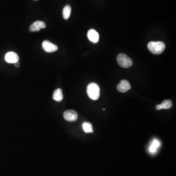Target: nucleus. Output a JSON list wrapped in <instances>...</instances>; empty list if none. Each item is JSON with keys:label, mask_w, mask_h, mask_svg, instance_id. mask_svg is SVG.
I'll use <instances>...</instances> for the list:
<instances>
[{"label": "nucleus", "mask_w": 176, "mask_h": 176, "mask_svg": "<svg viewBox=\"0 0 176 176\" xmlns=\"http://www.w3.org/2000/svg\"><path fill=\"white\" fill-rule=\"evenodd\" d=\"M87 92L88 96L91 100H97L100 98V88L95 83H91L88 85Z\"/></svg>", "instance_id": "f257e3e1"}, {"label": "nucleus", "mask_w": 176, "mask_h": 176, "mask_svg": "<svg viewBox=\"0 0 176 176\" xmlns=\"http://www.w3.org/2000/svg\"><path fill=\"white\" fill-rule=\"evenodd\" d=\"M19 60L18 54L16 53L10 51L7 53L5 56V60L8 63H15L18 62Z\"/></svg>", "instance_id": "423d86ee"}, {"label": "nucleus", "mask_w": 176, "mask_h": 176, "mask_svg": "<svg viewBox=\"0 0 176 176\" xmlns=\"http://www.w3.org/2000/svg\"><path fill=\"white\" fill-rule=\"evenodd\" d=\"M83 129L84 132L86 133H93V128H92V124L89 122H84L82 125Z\"/></svg>", "instance_id": "9b49d317"}, {"label": "nucleus", "mask_w": 176, "mask_h": 176, "mask_svg": "<svg viewBox=\"0 0 176 176\" xmlns=\"http://www.w3.org/2000/svg\"><path fill=\"white\" fill-rule=\"evenodd\" d=\"M43 50L47 53H53L57 51L58 47L55 44H53L48 40H45L42 43Z\"/></svg>", "instance_id": "20e7f679"}, {"label": "nucleus", "mask_w": 176, "mask_h": 176, "mask_svg": "<svg viewBox=\"0 0 176 176\" xmlns=\"http://www.w3.org/2000/svg\"><path fill=\"white\" fill-rule=\"evenodd\" d=\"M160 144H159V141H157V140H155L152 143L151 146L150 147V151L152 153H154L156 152L157 149L159 147V146Z\"/></svg>", "instance_id": "ddd939ff"}, {"label": "nucleus", "mask_w": 176, "mask_h": 176, "mask_svg": "<svg viewBox=\"0 0 176 176\" xmlns=\"http://www.w3.org/2000/svg\"><path fill=\"white\" fill-rule=\"evenodd\" d=\"M64 118L68 121H75L78 118V114L76 112L73 110H69L64 112Z\"/></svg>", "instance_id": "39448f33"}, {"label": "nucleus", "mask_w": 176, "mask_h": 176, "mask_svg": "<svg viewBox=\"0 0 176 176\" xmlns=\"http://www.w3.org/2000/svg\"><path fill=\"white\" fill-rule=\"evenodd\" d=\"M117 60L118 64H119L121 67L124 68H129L133 65L132 59L129 56L123 53L118 54L117 56Z\"/></svg>", "instance_id": "7ed1b4c3"}, {"label": "nucleus", "mask_w": 176, "mask_h": 176, "mask_svg": "<svg viewBox=\"0 0 176 176\" xmlns=\"http://www.w3.org/2000/svg\"><path fill=\"white\" fill-rule=\"evenodd\" d=\"M71 7L69 5L66 6L63 10V16L64 19L68 20L70 18L71 13Z\"/></svg>", "instance_id": "9d476101"}, {"label": "nucleus", "mask_w": 176, "mask_h": 176, "mask_svg": "<svg viewBox=\"0 0 176 176\" xmlns=\"http://www.w3.org/2000/svg\"><path fill=\"white\" fill-rule=\"evenodd\" d=\"M45 27H46V25L44 22L37 21L32 23V24L31 25L30 27V30L31 32L38 31L41 29H45Z\"/></svg>", "instance_id": "0eeeda50"}, {"label": "nucleus", "mask_w": 176, "mask_h": 176, "mask_svg": "<svg viewBox=\"0 0 176 176\" xmlns=\"http://www.w3.org/2000/svg\"><path fill=\"white\" fill-rule=\"evenodd\" d=\"M156 109L157 110H160L162 109V106H161V104L160 105H157L156 106Z\"/></svg>", "instance_id": "dca6fc26"}, {"label": "nucleus", "mask_w": 176, "mask_h": 176, "mask_svg": "<svg viewBox=\"0 0 176 176\" xmlns=\"http://www.w3.org/2000/svg\"><path fill=\"white\" fill-rule=\"evenodd\" d=\"M120 84L124 88H125V89H127V90H129V89H131V85H130L129 82V81H127L126 80H121V81H120Z\"/></svg>", "instance_id": "4468645a"}, {"label": "nucleus", "mask_w": 176, "mask_h": 176, "mask_svg": "<svg viewBox=\"0 0 176 176\" xmlns=\"http://www.w3.org/2000/svg\"><path fill=\"white\" fill-rule=\"evenodd\" d=\"M172 102L170 100H165L162 102L161 105L162 109H168L171 108L172 106Z\"/></svg>", "instance_id": "f8f14e48"}, {"label": "nucleus", "mask_w": 176, "mask_h": 176, "mask_svg": "<svg viewBox=\"0 0 176 176\" xmlns=\"http://www.w3.org/2000/svg\"><path fill=\"white\" fill-rule=\"evenodd\" d=\"M149 50L154 54H160L165 48V45L162 42H150L148 44Z\"/></svg>", "instance_id": "f03ea898"}, {"label": "nucleus", "mask_w": 176, "mask_h": 176, "mask_svg": "<svg viewBox=\"0 0 176 176\" xmlns=\"http://www.w3.org/2000/svg\"><path fill=\"white\" fill-rule=\"evenodd\" d=\"M63 98V95L62 89H57L54 91L53 94V99L56 101H62Z\"/></svg>", "instance_id": "1a4fd4ad"}, {"label": "nucleus", "mask_w": 176, "mask_h": 176, "mask_svg": "<svg viewBox=\"0 0 176 176\" xmlns=\"http://www.w3.org/2000/svg\"><path fill=\"white\" fill-rule=\"evenodd\" d=\"M14 64L15 66L16 67H17V68H18V67H19L20 64H19V63L18 62L15 63H14Z\"/></svg>", "instance_id": "f3484780"}, {"label": "nucleus", "mask_w": 176, "mask_h": 176, "mask_svg": "<svg viewBox=\"0 0 176 176\" xmlns=\"http://www.w3.org/2000/svg\"><path fill=\"white\" fill-rule=\"evenodd\" d=\"M117 89L119 92H123V93L127 92L128 91L127 89H126L125 88H124L120 84H118L117 86Z\"/></svg>", "instance_id": "2eb2a0df"}, {"label": "nucleus", "mask_w": 176, "mask_h": 176, "mask_svg": "<svg viewBox=\"0 0 176 176\" xmlns=\"http://www.w3.org/2000/svg\"><path fill=\"white\" fill-rule=\"evenodd\" d=\"M88 39L92 43H97L98 42L100 39V36L96 30L93 29L89 30L88 32Z\"/></svg>", "instance_id": "6e6552de"}]
</instances>
